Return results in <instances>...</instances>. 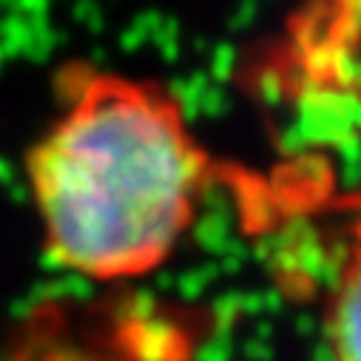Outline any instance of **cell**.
Returning a JSON list of instances; mask_svg holds the SVG:
<instances>
[{"label": "cell", "mask_w": 361, "mask_h": 361, "mask_svg": "<svg viewBox=\"0 0 361 361\" xmlns=\"http://www.w3.org/2000/svg\"><path fill=\"white\" fill-rule=\"evenodd\" d=\"M54 88L26 157L46 256L100 285L145 279L191 231L216 162L162 82L66 66Z\"/></svg>", "instance_id": "obj_1"}, {"label": "cell", "mask_w": 361, "mask_h": 361, "mask_svg": "<svg viewBox=\"0 0 361 361\" xmlns=\"http://www.w3.org/2000/svg\"><path fill=\"white\" fill-rule=\"evenodd\" d=\"M324 336L333 361H361V191L347 205L341 259L324 296Z\"/></svg>", "instance_id": "obj_2"}]
</instances>
